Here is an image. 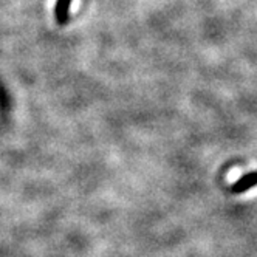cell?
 <instances>
[{"label": "cell", "instance_id": "obj_2", "mask_svg": "<svg viewBox=\"0 0 257 257\" xmlns=\"http://www.w3.org/2000/svg\"><path fill=\"white\" fill-rule=\"evenodd\" d=\"M70 8L71 0H58L56 7H54V19L59 25H65L70 17Z\"/></svg>", "mask_w": 257, "mask_h": 257}, {"label": "cell", "instance_id": "obj_1", "mask_svg": "<svg viewBox=\"0 0 257 257\" xmlns=\"http://www.w3.org/2000/svg\"><path fill=\"white\" fill-rule=\"evenodd\" d=\"M257 186V171L248 172L246 175L238 178L234 185H231V192L232 194H243L246 191H249L251 188Z\"/></svg>", "mask_w": 257, "mask_h": 257}]
</instances>
